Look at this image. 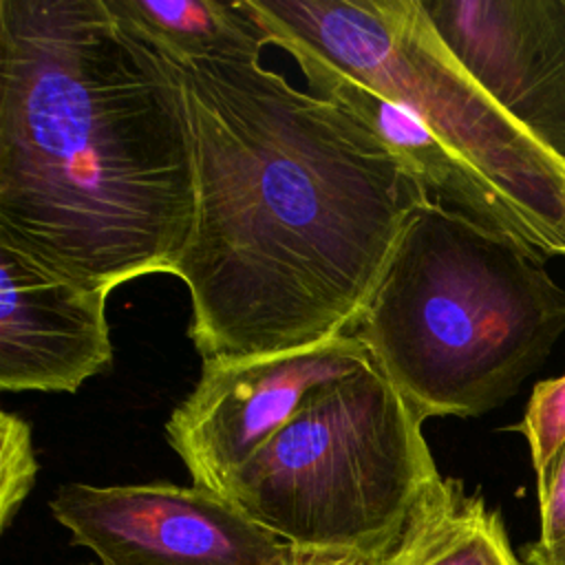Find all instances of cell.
<instances>
[{
	"mask_svg": "<svg viewBox=\"0 0 565 565\" xmlns=\"http://www.w3.org/2000/svg\"><path fill=\"white\" fill-rule=\"evenodd\" d=\"M196 210L174 265L203 360L349 333L408 216L428 201L358 119L260 62H170Z\"/></svg>",
	"mask_w": 565,
	"mask_h": 565,
	"instance_id": "cell-1",
	"label": "cell"
},
{
	"mask_svg": "<svg viewBox=\"0 0 565 565\" xmlns=\"http://www.w3.org/2000/svg\"><path fill=\"white\" fill-rule=\"evenodd\" d=\"M194 210L172 64L104 0H0V243L113 291L172 274Z\"/></svg>",
	"mask_w": 565,
	"mask_h": 565,
	"instance_id": "cell-2",
	"label": "cell"
},
{
	"mask_svg": "<svg viewBox=\"0 0 565 565\" xmlns=\"http://www.w3.org/2000/svg\"><path fill=\"white\" fill-rule=\"evenodd\" d=\"M545 258L435 201L413 210L349 333L428 417L499 408L565 333Z\"/></svg>",
	"mask_w": 565,
	"mask_h": 565,
	"instance_id": "cell-3",
	"label": "cell"
},
{
	"mask_svg": "<svg viewBox=\"0 0 565 565\" xmlns=\"http://www.w3.org/2000/svg\"><path fill=\"white\" fill-rule=\"evenodd\" d=\"M426 419L371 362L316 393L230 481V499L305 558L366 565L439 477Z\"/></svg>",
	"mask_w": 565,
	"mask_h": 565,
	"instance_id": "cell-4",
	"label": "cell"
},
{
	"mask_svg": "<svg viewBox=\"0 0 565 565\" xmlns=\"http://www.w3.org/2000/svg\"><path fill=\"white\" fill-rule=\"evenodd\" d=\"M353 333L276 353L203 360L201 377L166 422L194 486L221 497L232 477L320 391L369 366Z\"/></svg>",
	"mask_w": 565,
	"mask_h": 565,
	"instance_id": "cell-5",
	"label": "cell"
},
{
	"mask_svg": "<svg viewBox=\"0 0 565 565\" xmlns=\"http://www.w3.org/2000/svg\"><path fill=\"white\" fill-rule=\"evenodd\" d=\"M71 541L102 565H305L230 499L174 483H64L49 501Z\"/></svg>",
	"mask_w": 565,
	"mask_h": 565,
	"instance_id": "cell-6",
	"label": "cell"
},
{
	"mask_svg": "<svg viewBox=\"0 0 565 565\" xmlns=\"http://www.w3.org/2000/svg\"><path fill=\"white\" fill-rule=\"evenodd\" d=\"M463 71L565 157V0H419Z\"/></svg>",
	"mask_w": 565,
	"mask_h": 565,
	"instance_id": "cell-7",
	"label": "cell"
},
{
	"mask_svg": "<svg viewBox=\"0 0 565 565\" xmlns=\"http://www.w3.org/2000/svg\"><path fill=\"white\" fill-rule=\"evenodd\" d=\"M108 294L0 243V388L75 393L106 371Z\"/></svg>",
	"mask_w": 565,
	"mask_h": 565,
	"instance_id": "cell-8",
	"label": "cell"
},
{
	"mask_svg": "<svg viewBox=\"0 0 565 565\" xmlns=\"http://www.w3.org/2000/svg\"><path fill=\"white\" fill-rule=\"evenodd\" d=\"M280 49L296 60L311 93L369 128L413 174L428 201L463 214L477 225L545 258L530 243L527 230L494 185L415 113L355 82L313 51L294 44Z\"/></svg>",
	"mask_w": 565,
	"mask_h": 565,
	"instance_id": "cell-9",
	"label": "cell"
},
{
	"mask_svg": "<svg viewBox=\"0 0 565 565\" xmlns=\"http://www.w3.org/2000/svg\"><path fill=\"white\" fill-rule=\"evenodd\" d=\"M366 565H521L503 519L481 494L452 477H437L399 536Z\"/></svg>",
	"mask_w": 565,
	"mask_h": 565,
	"instance_id": "cell-10",
	"label": "cell"
},
{
	"mask_svg": "<svg viewBox=\"0 0 565 565\" xmlns=\"http://www.w3.org/2000/svg\"><path fill=\"white\" fill-rule=\"evenodd\" d=\"M150 49L177 64L260 62L265 31L238 0H104Z\"/></svg>",
	"mask_w": 565,
	"mask_h": 565,
	"instance_id": "cell-11",
	"label": "cell"
},
{
	"mask_svg": "<svg viewBox=\"0 0 565 565\" xmlns=\"http://www.w3.org/2000/svg\"><path fill=\"white\" fill-rule=\"evenodd\" d=\"M38 477L31 426L18 415L0 413V527L7 530Z\"/></svg>",
	"mask_w": 565,
	"mask_h": 565,
	"instance_id": "cell-12",
	"label": "cell"
},
{
	"mask_svg": "<svg viewBox=\"0 0 565 565\" xmlns=\"http://www.w3.org/2000/svg\"><path fill=\"white\" fill-rule=\"evenodd\" d=\"M523 433L536 477L545 472L565 444V375L534 386L523 419L514 426Z\"/></svg>",
	"mask_w": 565,
	"mask_h": 565,
	"instance_id": "cell-13",
	"label": "cell"
},
{
	"mask_svg": "<svg viewBox=\"0 0 565 565\" xmlns=\"http://www.w3.org/2000/svg\"><path fill=\"white\" fill-rule=\"evenodd\" d=\"M536 494L541 530L534 543L541 547L558 545L565 541V444L545 472L536 477Z\"/></svg>",
	"mask_w": 565,
	"mask_h": 565,
	"instance_id": "cell-14",
	"label": "cell"
},
{
	"mask_svg": "<svg viewBox=\"0 0 565 565\" xmlns=\"http://www.w3.org/2000/svg\"><path fill=\"white\" fill-rule=\"evenodd\" d=\"M523 558L527 565H565V541L550 547H541L532 541L523 547Z\"/></svg>",
	"mask_w": 565,
	"mask_h": 565,
	"instance_id": "cell-15",
	"label": "cell"
},
{
	"mask_svg": "<svg viewBox=\"0 0 565 565\" xmlns=\"http://www.w3.org/2000/svg\"><path fill=\"white\" fill-rule=\"evenodd\" d=\"M305 565H358V563H342V561H318V558H309V561H305Z\"/></svg>",
	"mask_w": 565,
	"mask_h": 565,
	"instance_id": "cell-16",
	"label": "cell"
},
{
	"mask_svg": "<svg viewBox=\"0 0 565 565\" xmlns=\"http://www.w3.org/2000/svg\"><path fill=\"white\" fill-rule=\"evenodd\" d=\"M86 565H95V563H86ZM97 565H102V563H97Z\"/></svg>",
	"mask_w": 565,
	"mask_h": 565,
	"instance_id": "cell-17",
	"label": "cell"
}]
</instances>
